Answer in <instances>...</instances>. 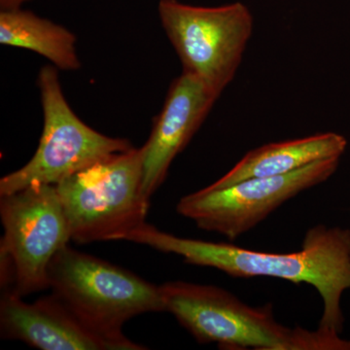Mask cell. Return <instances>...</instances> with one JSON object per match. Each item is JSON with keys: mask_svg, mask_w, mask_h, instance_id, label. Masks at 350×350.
I'll use <instances>...</instances> for the list:
<instances>
[{"mask_svg": "<svg viewBox=\"0 0 350 350\" xmlns=\"http://www.w3.org/2000/svg\"><path fill=\"white\" fill-rule=\"evenodd\" d=\"M124 241L178 255L195 266L208 267L232 278H273L312 285L323 301L319 328L340 335L344 331L342 295L350 289V230L317 225L306 232L297 252L256 251L232 243L181 238L147 224Z\"/></svg>", "mask_w": 350, "mask_h": 350, "instance_id": "6da1fadb", "label": "cell"}, {"mask_svg": "<svg viewBox=\"0 0 350 350\" xmlns=\"http://www.w3.org/2000/svg\"><path fill=\"white\" fill-rule=\"evenodd\" d=\"M165 312L200 344L216 342L223 349L350 350V340L317 328L282 325L273 304L246 305L214 285L170 282L160 285Z\"/></svg>", "mask_w": 350, "mask_h": 350, "instance_id": "7a4b0ae2", "label": "cell"}, {"mask_svg": "<svg viewBox=\"0 0 350 350\" xmlns=\"http://www.w3.org/2000/svg\"><path fill=\"white\" fill-rule=\"evenodd\" d=\"M48 278L52 294L115 350L146 349L126 338L123 327L144 313L165 312L160 285L68 244L53 258Z\"/></svg>", "mask_w": 350, "mask_h": 350, "instance_id": "3957f363", "label": "cell"}, {"mask_svg": "<svg viewBox=\"0 0 350 350\" xmlns=\"http://www.w3.org/2000/svg\"><path fill=\"white\" fill-rule=\"evenodd\" d=\"M144 150L121 152L56 185L76 243L124 241L146 223L150 200L142 192Z\"/></svg>", "mask_w": 350, "mask_h": 350, "instance_id": "277c9868", "label": "cell"}, {"mask_svg": "<svg viewBox=\"0 0 350 350\" xmlns=\"http://www.w3.org/2000/svg\"><path fill=\"white\" fill-rule=\"evenodd\" d=\"M0 217L4 232L0 243L3 292L24 298L48 289L51 262L71 241L56 185L32 184L0 196Z\"/></svg>", "mask_w": 350, "mask_h": 350, "instance_id": "5b68a950", "label": "cell"}, {"mask_svg": "<svg viewBox=\"0 0 350 350\" xmlns=\"http://www.w3.org/2000/svg\"><path fill=\"white\" fill-rule=\"evenodd\" d=\"M158 13L183 72L219 98L238 72L252 36L254 20L248 7L239 1L204 7L160 0Z\"/></svg>", "mask_w": 350, "mask_h": 350, "instance_id": "8992f818", "label": "cell"}, {"mask_svg": "<svg viewBox=\"0 0 350 350\" xmlns=\"http://www.w3.org/2000/svg\"><path fill=\"white\" fill-rule=\"evenodd\" d=\"M59 69L45 66L38 75L44 125L38 150L24 167L0 179V196L32 184L57 185L94 163L130 150L126 138L103 135L85 124L64 98Z\"/></svg>", "mask_w": 350, "mask_h": 350, "instance_id": "52a82bcc", "label": "cell"}, {"mask_svg": "<svg viewBox=\"0 0 350 350\" xmlns=\"http://www.w3.org/2000/svg\"><path fill=\"white\" fill-rule=\"evenodd\" d=\"M340 159L319 161L289 174L255 177L213 189L207 186L181 198L176 211L200 230L234 241L251 231L283 204L333 176Z\"/></svg>", "mask_w": 350, "mask_h": 350, "instance_id": "ba28073f", "label": "cell"}, {"mask_svg": "<svg viewBox=\"0 0 350 350\" xmlns=\"http://www.w3.org/2000/svg\"><path fill=\"white\" fill-rule=\"evenodd\" d=\"M217 100L195 76L182 72L172 81L150 137L142 146V192L147 200L162 186L174 159L199 131Z\"/></svg>", "mask_w": 350, "mask_h": 350, "instance_id": "9c48e42d", "label": "cell"}, {"mask_svg": "<svg viewBox=\"0 0 350 350\" xmlns=\"http://www.w3.org/2000/svg\"><path fill=\"white\" fill-rule=\"evenodd\" d=\"M0 333L2 338L22 340L41 350H115L53 294L27 303L2 292Z\"/></svg>", "mask_w": 350, "mask_h": 350, "instance_id": "30bf717a", "label": "cell"}, {"mask_svg": "<svg viewBox=\"0 0 350 350\" xmlns=\"http://www.w3.org/2000/svg\"><path fill=\"white\" fill-rule=\"evenodd\" d=\"M347 147V138L336 133L265 144L247 152L232 170L209 187L222 189L255 177L289 174L319 161L340 159Z\"/></svg>", "mask_w": 350, "mask_h": 350, "instance_id": "8fae6325", "label": "cell"}, {"mask_svg": "<svg viewBox=\"0 0 350 350\" xmlns=\"http://www.w3.org/2000/svg\"><path fill=\"white\" fill-rule=\"evenodd\" d=\"M0 44L36 53L61 70L81 68L75 34L22 7L0 12Z\"/></svg>", "mask_w": 350, "mask_h": 350, "instance_id": "7c38bea8", "label": "cell"}, {"mask_svg": "<svg viewBox=\"0 0 350 350\" xmlns=\"http://www.w3.org/2000/svg\"><path fill=\"white\" fill-rule=\"evenodd\" d=\"M27 1L29 0H0V8L1 10L21 8Z\"/></svg>", "mask_w": 350, "mask_h": 350, "instance_id": "4fadbf2b", "label": "cell"}]
</instances>
